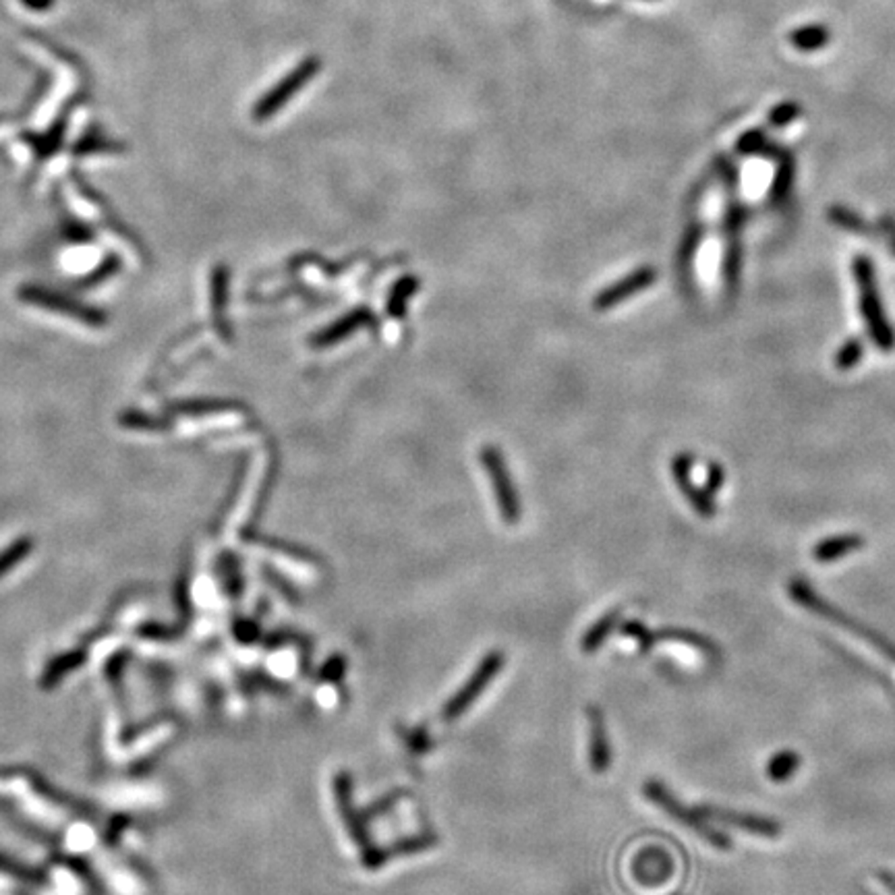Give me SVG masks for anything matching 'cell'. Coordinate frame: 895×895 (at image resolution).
Listing matches in <instances>:
<instances>
[{"label":"cell","mask_w":895,"mask_h":895,"mask_svg":"<svg viewBox=\"0 0 895 895\" xmlns=\"http://www.w3.org/2000/svg\"><path fill=\"white\" fill-rule=\"evenodd\" d=\"M852 270L858 289H861V307L864 313V321L869 326L870 339L877 342V347H881V350L890 353L895 347V334L885 320L883 305L875 284V274H872V263L869 258H856Z\"/></svg>","instance_id":"cell-1"},{"label":"cell","mask_w":895,"mask_h":895,"mask_svg":"<svg viewBox=\"0 0 895 895\" xmlns=\"http://www.w3.org/2000/svg\"><path fill=\"white\" fill-rule=\"evenodd\" d=\"M790 595H792V599L798 601V604H801L802 607H806V610H811L814 614L823 615V618L831 620L833 625L843 626L846 630H850V633L861 634L864 638V641L870 643L872 647L881 651L883 655H887L890 659H895V647H893L891 643H887L881 634L872 633V630H869L867 626L858 625V622H854L852 618H848L846 614H841V612L835 610L833 605H829L827 601L821 599L817 595V593H814L811 589V586L802 581V578H792V583H790Z\"/></svg>","instance_id":"cell-2"},{"label":"cell","mask_w":895,"mask_h":895,"mask_svg":"<svg viewBox=\"0 0 895 895\" xmlns=\"http://www.w3.org/2000/svg\"><path fill=\"white\" fill-rule=\"evenodd\" d=\"M644 796H647L653 804H657L659 809H664L667 814H670V817L680 821V823L688 825L693 829V831L699 833L701 838H705L709 843H713L715 848H719V850H730L732 848V840L728 838V835H723L722 831H717V829L711 827L699 811H688L686 806H682L676 798L670 794V790H667L664 783H659L655 780L647 782L644 783Z\"/></svg>","instance_id":"cell-3"},{"label":"cell","mask_w":895,"mask_h":895,"mask_svg":"<svg viewBox=\"0 0 895 895\" xmlns=\"http://www.w3.org/2000/svg\"><path fill=\"white\" fill-rule=\"evenodd\" d=\"M481 462L487 471L491 487H494L496 502H497V506H500L502 518L508 525H516L520 520V502H518L516 487L510 479L508 467H506V460L502 457V452L497 450L496 446H486L481 450Z\"/></svg>","instance_id":"cell-4"},{"label":"cell","mask_w":895,"mask_h":895,"mask_svg":"<svg viewBox=\"0 0 895 895\" xmlns=\"http://www.w3.org/2000/svg\"><path fill=\"white\" fill-rule=\"evenodd\" d=\"M502 667H504L502 653L500 651L489 653V655L479 664V667L473 672V676L468 678L467 684L462 686L460 691L454 694V699L444 707L442 711L444 722H454V719H458L462 713H465V711L471 707L473 703L479 699L481 693L489 686V682L494 680L496 674H500Z\"/></svg>","instance_id":"cell-5"},{"label":"cell","mask_w":895,"mask_h":895,"mask_svg":"<svg viewBox=\"0 0 895 895\" xmlns=\"http://www.w3.org/2000/svg\"><path fill=\"white\" fill-rule=\"evenodd\" d=\"M320 64H321L320 58H307V61L300 63L295 71L289 73V77H286L284 82L278 84L270 93L263 95V98L260 100V104L255 106V110H253L255 121L271 119V116H274L278 110H280L286 102L292 98V95H295L299 90H303L305 84L310 82L313 75H318L320 69H321Z\"/></svg>","instance_id":"cell-6"},{"label":"cell","mask_w":895,"mask_h":895,"mask_svg":"<svg viewBox=\"0 0 895 895\" xmlns=\"http://www.w3.org/2000/svg\"><path fill=\"white\" fill-rule=\"evenodd\" d=\"M696 811H699L705 819H713V821H717V823L733 825V827H738L740 831L761 835V838H780L782 835V827L772 819L754 817V814H746V812L717 809V806H701V809H696Z\"/></svg>","instance_id":"cell-7"},{"label":"cell","mask_w":895,"mask_h":895,"mask_svg":"<svg viewBox=\"0 0 895 895\" xmlns=\"http://www.w3.org/2000/svg\"><path fill=\"white\" fill-rule=\"evenodd\" d=\"M655 278H657V274L653 268H641V270L633 271V274L622 278L620 282L607 286L605 290L599 292V295L595 297V310L607 311L615 305L625 303L628 297H633V295H636V292L649 289V286L655 282Z\"/></svg>","instance_id":"cell-8"},{"label":"cell","mask_w":895,"mask_h":895,"mask_svg":"<svg viewBox=\"0 0 895 895\" xmlns=\"http://www.w3.org/2000/svg\"><path fill=\"white\" fill-rule=\"evenodd\" d=\"M21 295H24L25 300H32V303H35V305H42V307H46V310H53V311H64L67 315H71V318H77V320L85 321V324H92V326L104 324V318H102V313L93 311V310H87V307H82L77 303H71V300L58 297V295H53V292H46L42 289H24Z\"/></svg>","instance_id":"cell-9"},{"label":"cell","mask_w":895,"mask_h":895,"mask_svg":"<svg viewBox=\"0 0 895 895\" xmlns=\"http://www.w3.org/2000/svg\"><path fill=\"white\" fill-rule=\"evenodd\" d=\"M691 465H693V458L688 457V454H680V457L674 458V465H672L674 479H676L678 487L682 489V494L686 496V500L693 504V508L701 512V516H705V518L715 516L713 502H711L699 487H694L691 483Z\"/></svg>","instance_id":"cell-10"},{"label":"cell","mask_w":895,"mask_h":895,"mask_svg":"<svg viewBox=\"0 0 895 895\" xmlns=\"http://www.w3.org/2000/svg\"><path fill=\"white\" fill-rule=\"evenodd\" d=\"M672 870H674L672 858L662 852V850H647V852H643L634 864L638 881L647 885L665 883L667 879H670Z\"/></svg>","instance_id":"cell-11"},{"label":"cell","mask_w":895,"mask_h":895,"mask_svg":"<svg viewBox=\"0 0 895 895\" xmlns=\"http://www.w3.org/2000/svg\"><path fill=\"white\" fill-rule=\"evenodd\" d=\"M589 723H591V767L595 773H604L607 767H610V746H607V736H605V723L604 717H601L599 709L589 711Z\"/></svg>","instance_id":"cell-12"},{"label":"cell","mask_w":895,"mask_h":895,"mask_svg":"<svg viewBox=\"0 0 895 895\" xmlns=\"http://www.w3.org/2000/svg\"><path fill=\"white\" fill-rule=\"evenodd\" d=\"M864 539L861 535H838V537H829L825 541H821L817 547H814V560L817 562H833L840 560V557L854 554L858 549H862Z\"/></svg>","instance_id":"cell-13"},{"label":"cell","mask_w":895,"mask_h":895,"mask_svg":"<svg viewBox=\"0 0 895 895\" xmlns=\"http://www.w3.org/2000/svg\"><path fill=\"white\" fill-rule=\"evenodd\" d=\"M367 321H369V313L367 311H355V313L344 315V318L336 321V324L328 326L320 336H315L313 344L315 347H328V344L340 342L342 339H347V336L353 334L359 326L367 324Z\"/></svg>","instance_id":"cell-14"},{"label":"cell","mask_w":895,"mask_h":895,"mask_svg":"<svg viewBox=\"0 0 895 895\" xmlns=\"http://www.w3.org/2000/svg\"><path fill=\"white\" fill-rule=\"evenodd\" d=\"M798 769H801V754L794 751H782L769 759L767 775L772 782L783 783L788 782L792 775L798 773Z\"/></svg>","instance_id":"cell-15"},{"label":"cell","mask_w":895,"mask_h":895,"mask_svg":"<svg viewBox=\"0 0 895 895\" xmlns=\"http://www.w3.org/2000/svg\"><path fill=\"white\" fill-rule=\"evenodd\" d=\"M620 618V612H610L604 620H599V625L593 626L586 636L583 638V649L585 651H595L601 643L605 641V636L612 633L615 622Z\"/></svg>","instance_id":"cell-16"},{"label":"cell","mask_w":895,"mask_h":895,"mask_svg":"<svg viewBox=\"0 0 895 895\" xmlns=\"http://www.w3.org/2000/svg\"><path fill=\"white\" fill-rule=\"evenodd\" d=\"M655 638H674V641L688 643V644H693V647L701 649L703 653H705V655H715L717 653L715 644H711L705 636L691 633V630H664V633L653 634V641H655Z\"/></svg>","instance_id":"cell-17"},{"label":"cell","mask_w":895,"mask_h":895,"mask_svg":"<svg viewBox=\"0 0 895 895\" xmlns=\"http://www.w3.org/2000/svg\"><path fill=\"white\" fill-rule=\"evenodd\" d=\"M864 355V347L861 340H848L835 355V365L838 369H852V367L861 361Z\"/></svg>","instance_id":"cell-18"},{"label":"cell","mask_w":895,"mask_h":895,"mask_svg":"<svg viewBox=\"0 0 895 895\" xmlns=\"http://www.w3.org/2000/svg\"><path fill=\"white\" fill-rule=\"evenodd\" d=\"M829 218H831L833 224L841 226V229H848V231L858 232V234H861V231H867V224L862 222V218L852 214V211L846 210V208H833L831 216Z\"/></svg>","instance_id":"cell-19"},{"label":"cell","mask_w":895,"mask_h":895,"mask_svg":"<svg viewBox=\"0 0 895 895\" xmlns=\"http://www.w3.org/2000/svg\"><path fill=\"white\" fill-rule=\"evenodd\" d=\"M417 290V280H405V282H400L398 284V289L394 290V295H392V300H390V310L396 305V303H400V311H402V303H405V299L413 295V292Z\"/></svg>","instance_id":"cell-20"},{"label":"cell","mask_w":895,"mask_h":895,"mask_svg":"<svg viewBox=\"0 0 895 895\" xmlns=\"http://www.w3.org/2000/svg\"><path fill=\"white\" fill-rule=\"evenodd\" d=\"M707 481H709V491H715L722 487V483H723V471H722V467L717 465V462H713V465L709 467V475H707Z\"/></svg>","instance_id":"cell-21"},{"label":"cell","mask_w":895,"mask_h":895,"mask_svg":"<svg viewBox=\"0 0 895 895\" xmlns=\"http://www.w3.org/2000/svg\"><path fill=\"white\" fill-rule=\"evenodd\" d=\"M879 224H881V229L885 231L887 237H890L891 245H893V251H895V220L890 216H885V218H881V222Z\"/></svg>","instance_id":"cell-22"},{"label":"cell","mask_w":895,"mask_h":895,"mask_svg":"<svg viewBox=\"0 0 895 895\" xmlns=\"http://www.w3.org/2000/svg\"><path fill=\"white\" fill-rule=\"evenodd\" d=\"M24 3L27 6H32V9L42 11V9H48V6L53 5V0H24Z\"/></svg>","instance_id":"cell-23"}]
</instances>
